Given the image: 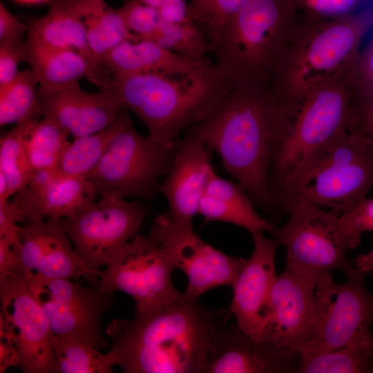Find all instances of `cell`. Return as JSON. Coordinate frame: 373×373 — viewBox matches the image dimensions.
Masks as SVG:
<instances>
[{
	"instance_id": "cell-42",
	"label": "cell",
	"mask_w": 373,
	"mask_h": 373,
	"mask_svg": "<svg viewBox=\"0 0 373 373\" xmlns=\"http://www.w3.org/2000/svg\"><path fill=\"white\" fill-rule=\"evenodd\" d=\"M28 30V25L22 23L1 2L0 43L21 41Z\"/></svg>"
},
{
	"instance_id": "cell-43",
	"label": "cell",
	"mask_w": 373,
	"mask_h": 373,
	"mask_svg": "<svg viewBox=\"0 0 373 373\" xmlns=\"http://www.w3.org/2000/svg\"><path fill=\"white\" fill-rule=\"evenodd\" d=\"M19 356L14 341L3 323L0 321V373L11 367H19Z\"/></svg>"
},
{
	"instance_id": "cell-35",
	"label": "cell",
	"mask_w": 373,
	"mask_h": 373,
	"mask_svg": "<svg viewBox=\"0 0 373 373\" xmlns=\"http://www.w3.org/2000/svg\"><path fill=\"white\" fill-rule=\"evenodd\" d=\"M250 0H188L191 20L211 46L229 19Z\"/></svg>"
},
{
	"instance_id": "cell-33",
	"label": "cell",
	"mask_w": 373,
	"mask_h": 373,
	"mask_svg": "<svg viewBox=\"0 0 373 373\" xmlns=\"http://www.w3.org/2000/svg\"><path fill=\"white\" fill-rule=\"evenodd\" d=\"M57 373H111L112 365L106 354L79 341L61 339L52 334Z\"/></svg>"
},
{
	"instance_id": "cell-40",
	"label": "cell",
	"mask_w": 373,
	"mask_h": 373,
	"mask_svg": "<svg viewBox=\"0 0 373 373\" xmlns=\"http://www.w3.org/2000/svg\"><path fill=\"white\" fill-rule=\"evenodd\" d=\"M32 274L26 267L20 251L0 238V276L27 280Z\"/></svg>"
},
{
	"instance_id": "cell-34",
	"label": "cell",
	"mask_w": 373,
	"mask_h": 373,
	"mask_svg": "<svg viewBox=\"0 0 373 373\" xmlns=\"http://www.w3.org/2000/svg\"><path fill=\"white\" fill-rule=\"evenodd\" d=\"M363 0H282L294 30L356 14Z\"/></svg>"
},
{
	"instance_id": "cell-29",
	"label": "cell",
	"mask_w": 373,
	"mask_h": 373,
	"mask_svg": "<svg viewBox=\"0 0 373 373\" xmlns=\"http://www.w3.org/2000/svg\"><path fill=\"white\" fill-rule=\"evenodd\" d=\"M38 82L31 69L20 71L0 86V125L37 120L42 116L37 99Z\"/></svg>"
},
{
	"instance_id": "cell-9",
	"label": "cell",
	"mask_w": 373,
	"mask_h": 373,
	"mask_svg": "<svg viewBox=\"0 0 373 373\" xmlns=\"http://www.w3.org/2000/svg\"><path fill=\"white\" fill-rule=\"evenodd\" d=\"M178 144L166 147L142 135L129 117L87 179L101 196L151 201L173 164Z\"/></svg>"
},
{
	"instance_id": "cell-4",
	"label": "cell",
	"mask_w": 373,
	"mask_h": 373,
	"mask_svg": "<svg viewBox=\"0 0 373 373\" xmlns=\"http://www.w3.org/2000/svg\"><path fill=\"white\" fill-rule=\"evenodd\" d=\"M373 185V144L347 127L320 146L293 175L274 200L287 213L307 202L339 214L356 207Z\"/></svg>"
},
{
	"instance_id": "cell-8",
	"label": "cell",
	"mask_w": 373,
	"mask_h": 373,
	"mask_svg": "<svg viewBox=\"0 0 373 373\" xmlns=\"http://www.w3.org/2000/svg\"><path fill=\"white\" fill-rule=\"evenodd\" d=\"M287 214V222L271 232L285 248L287 266L315 283L332 271L345 276L353 271L347 254L356 245L341 224V214L307 202L293 206Z\"/></svg>"
},
{
	"instance_id": "cell-15",
	"label": "cell",
	"mask_w": 373,
	"mask_h": 373,
	"mask_svg": "<svg viewBox=\"0 0 373 373\" xmlns=\"http://www.w3.org/2000/svg\"><path fill=\"white\" fill-rule=\"evenodd\" d=\"M0 321L18 351L26 373H57L52 331L46 315L26 280L0 276Z\"/></svg>"
},
{
	"instance_id": "cell-20",
	"label": "cell",
	"mask_w": 373,
	"mask_h": 373,
	"mask_svg": "<svg viewBox=\"0 0 373 373\" xmlns=\"http://www.w3.org/2000/svg\"><path fill=\"white\" fill-rule=\"evenodd\" d=\"M37 99L42 117L75 137L105 128L124 108L111 90L89 93L78 82L52 88L39 86Z\"/></svg>"
},
{
	"instance_id": "cell-28",
	"label": "cell",
	"mask_w": 373,
	"mask_h": 373,
	"mask_svg": "<svg viewBox=\"0 0 373 373\" xmlns=\"http://www.w3.org/2000/svg\"><path fill=\"white\" fill-rule=\"evenodd\" d=\"M296 372H373V343H355L324 353L300 356Z\"/></svg>"
},
{
	"instance_id": "cell-10",
	"label": "cell",
	"mask_w": 373,
	"mask_h": 373,
	"mask_svg": "<svg viewBox=\"0 0 373 373\" xmlns=\"http://www.w3.org/2000/svg\"><path fill=\"white\" fill-rule=\"evenodd\" d=\"M366 276L354 267L344 283H336L331 273L318 279L313 332L300 356L373 343V295L365 286Z\"/></svg>"
},
{
	"instance_id": "cell-46",
	"label": "cell",
	"mask_w": 373,
	"mask_h": 373,
	"mask_svg": "<svg viewBox=\"0 0 373 373\" xmlns=\"http://www.w3.org/2000/svg\"><path fill=\"white\" fill-rule=\"evenodd\" d=\"M142 3L158 10L164 0H138Z\"/></svg>"
},
{
	"instance_id": "cell-16",
	"label": "cell",
	"mask_w": 373,
	"mask_h": 373,
	"mask_svg": "<svg viewBox=\"0 0 373 373\" xmlns=\"http://www.w3.org/2000/svg\"><path fill=\"white\" fill-rule=\"evenodd\" d=\"M254 251L231 286L229 307L236 325L256 340H262L269 321L271 291L277 278L275 256L278 242L263 233L251 234Z\"/></svg>"
},
{
	"instance_id": "cell-24",
	"label": "cell",
	"mask_w": 373,
	"mask_h": 373,
	"mask_svg": "<svg viewBox=\"0 0 373 373\" xmlns=\"http://www.w3.org/2000/svg\"><path fill=\"white\" fill-rule=\"evenodd\" d=\"M242 186L213 173L198 207L204 220L223 222L240 227L251 234L272 232L276 226L260 216Z\"/></svg>"
},
{
	"instance_id": "cell-45",
	"label": "cell",
	"mask_w": 373,
	"mask_h": 373,
	"mask_svg": "<svg viewBox=\"0 0 373 373\" xmlns=\"http://www.w3.org/2000/svg\"><path fill=\"white\" fill-rule=\"evenodd\" d=\"M354 266L367 274L373 273V248L368 253L359 255L354 260Z\"/></svg>"
},
{
	"instance_id": "cell-47",
	"label": "cell",
	"mask_w": 373,
	"mask_h": 373,
	"mask_svg": "<svg viewBox=\"0 0 373 373\" xmlns=\"http://www.w3.org/2000/svg\"><path fill=\"white\" fill-rule=\"evenodd\" d=\"M20 3H42L44 1H46L48 0H15Z\"/></svg>"
},
{
	"instance_id": "cell-27",
	"label": "cell",
	"mask_w": 373,
	"mask_h": 373,
	"mask_svg": "<svg viewBox=\"0 0 373 373\" xmlns=\"http://www.w3.org/2000/svg\"><path fill=\"white\" fill-rule=\"evenodd\" d=\"M129 117L127 109L123 108L115 121L105 128L75 137L62 153L55 170L66 176L87 178Z\"/></svg>"
},
{
	"instance_id": "cell-36",
	"label": "cell",
	"mask_w": 373,
	"mask_h": 373,
	"mask_svg": "<svg viewBox=\"0 0 373 373\" xmlns=\"http://www.w3.org/2000/svg\"><path fill=\"white\" fill-rule=\"evenodd\" d=\"M119 10L130 31L137 40L151 39L162 19L157 10L138 0H128Z\"/></svg>"
},
{
	"instance_id": "cell-3",
	"label": "cell",
	"mask_w": 373,
	"mask_h": 373,
	"mask_svg": "<svg viewBox=\"0 0 373 373\" xmlns=\"http://www.w3.org/2000/svg\"><path fill=\"white\" fill-rule=\"evenodd\" d=\"M231 88L216 64L195 75L146 73L111 79L108 89L144 123L159 144L175 146Z\"/></svg>"
},
{
	"instance_id": "cell-7",
	"label": "cell",
	"mask_w": 373,
	"mask_h": 373,
	"mask_svg": "<svg viewBox=\"0 0 373 373\" xmlns=\"http://www.w3.org/2000/svg\"><path fill=\"white\" fill-rule=\"evenodd\" d=\"M353 122V94L347 77L326 82L294 106L274 146L269 186L273 202L320 146Z\"/></svg>"
},
{
	"instance_id": "cell-32",
	"label": "cell",
	"mask_w": 373,
	"mask_h": 373,
	"mask_svg": "<svg viewBox=\"0 0 373 373\" xmlns=\"http://www.w3.org/2000/svg\"><path fill=\"white\" fill-rule=\"evenodd\" d=\"M37 120L18 123L1 137L0 174L6 180L9 198L24 188L32 175L25 149V139Z\"/></svg>"
},
{
	"instance_id": "cell-22",
	"label": "cell",
	"mask_w": 373,
	"mask_h": 373,
	"mask_svg": "<svg viewBox=\"0 0 373 373\" xmlns=\"http://www.w3.org/2000/svg\"><path fill=\"white\" fill-rule=\"evenodd\" d=\"M17 230L20 253L32 274L48 278L71 280L99 277L73 247L60 219L27 222L18 225Z\"/></svg>"
},
{
	"instance_id": "cell-17",
	"label": "cell",
	"mask_w": 373,
	"mask_h": 373,
	"mask_svg": "<svg viewBox=\"0 0 373 373\" xmlns=\"http://www.w3.org/2000/svg\"><path fill=\"white\" fill-rule=\"evenodd\" d=\"M316 285L285 265L271 291L269 321L262 339L300 353L313 332Z\"/></svg>"
},
{
	"instance_id": "cell-23",
	"label": "cell",
	"mask_w": 373,
	"mask_h": 373,
	"mask_svg": "<svg viewBox=\"0 0 373 373\" xmlns=\"http://www.w3.org/2000/svg\"><path fill=\"white\" fill-rule=\"evenodd\" d=\"M213 66L207 59L188 58L149 40L123 42L104 61L112 79L146 73L195 75Z\"/></svg>"
},
{
	"instance_id": "cell-21",
	"label": "cell",
	"mask_w": 373,
	"mask_h": 373,
	"mask_svg": "<svg viewBox=\"0 0 373 373\" xmlns=\"http://www.w3.org/2000/svg\"><path fill=\"white\" fill-rule=\"evenodd\" d=\"M213 151L186 132L179 140L173 164L160 182L159 192L167 201L169 214L176 223L193 229L199 203L215 173Z\"/></svg>"
},
{
	"instance_id": "cell-25",
	"label": "cell",
	"mask_w": 373,
	"mask_h": 373,
	"mask_svg": "<svg viewBox=\"0 0 373 373\" xmlns=\"http://www.w3.org/2000/svg\"><path fill=\"white\" fill-rule=\"evenodd\" d=\"M27 37L46 45L71 50L82 55L99 78L102 90L110 82L91 52L86 35L84 21L63 0L55 1L47 14L31 20L28 24Z\"/></svg>"
},
{
	"instance_id": "cell-2",
	"label": "cell",
	"mask_w": 373,
	"mask_h": 373,
	"mask_svg": "<svg viewBox=\"0 0 373 373\" xmlns=\"http://www.w3.org/2000/svg\"><path fill=\"white\" fill-rule=\"evenodd\" d=\"M289 106L269 90L231 87L201 122L186 131L220 156L227 172L256 207L273 213L269 169Z\"/></svg>"
},
{
	"instance_id": "cell-1",
	"label": "cell",
	"mask_w": 373,
	"mask_h": 373,
	"mask_svg": "<svg viewBox=\"0 0 373 373\" xmlns=\"http://www.w3.org/2000/svg\"><path fill=\"white\" fill-rule=\"evenodd\" d=\"M229 309H214L181 293L131 320L114 319L106 334L112 366L126 373H207L212 333L225 325Z\"/></svg>"
},
{
	"instance_id": "cell-12",
	"label": "cell",
	"mask_w": 373,
	"mask_h": 373,
	"mask_svg": "<svg viewBox=\"0 0 373 373\" xmlns=\"http://www.w3.org/2000/svg\"><path fill=\"white\" fill-rule=\"evenodd\" d=\"M148 213L146 206L124 198L101 196L81 212L60 219L85 265L99 278L115 254L137 235Z\"/></svg>"
},
{
	"instance_id": "cell-13",
	"label": "cell",
	"mask_w": 373,
	"mask_h": 373,
	"mask_svg": "<svg viewBox=\"0 0 373 373\" xmlns=\"http://www.w3.org/2000/svg\"><path fill=\"white\" fill-rule=\"evenodd\" d=\"M175 269L166 251L148 236L137 235L122 247L102 271L97 286L122 291L146 311L178 297L172 274Z\"/></svg>"
},
{
	"instance_id": "cell-18",
	"label": "cell",
	"mask_w": 373,
	"mask_h": 373,
	"mask_svg": "<svg viewBox=\"0 0 373 373\" xmlns=\"http://www.w3.org/2000/svg\"><path fill=\"white\" fill-rule=\"evenodd\" d=\"M97 195L87 178L66 176L53 169L33 172L10 202L20 222H36L76 215L95 202Z\"/></svg>"
},
{
	"instance_id": "cell-26",
	"label": "cell",
	"mask_w": 373,
	"mask_h": 373,
	"mask_svg": "<svg viewBox=\"0 0 373 373\" xmlns=\"http://www.w3.org/2000/svg\"><path fill=\"white\" fill-rule=\"evenodd\" d=\"M24 61L30 65L39 86L59 87L86 77L102 90L88 61L76 51L54 48L27 37Z\"/></svg>"
},
{
	"instance_id": "cell-44",
	"label": "cell",
	"mask_w": 373,
	"mask_h": 373,
	"mask_svg": "<svg viewBox=\"0 0 373 373\" xmlns=\"http://www.w3.org/2000/svg\"><path fill=\"white\" fill-rule=\"evenodd\" d=\"M373 121V95L354 99V124Z\"/></svg>"
},
{
	"instance_id": "cell-41",
	"label": "cell",
	"mask_w": 373,
	"mask_h": 373,
	"mask_svg": "<svg viewBox=\"0 0 373 373\" xmlns=\"http://www.w3.org/2000/svg\"><path fill=\"white\" fill-rule=\"evenodd\" d=\"M20 219L9 200L0 202V238L7 240L20 251L21 242L18 233Z\"/></svg>"
},
{
	"instance_id": "cell-19",
	"label": "cell",
	"mask_w": 373,
	"mask_h": 373,
	"mask_svg": "<svg viewBox=\"0 0 373 373\" xmlns=\"http://www.w3.org/2000/svg\"><path fill=\"white\" fill-rule=\"evenodd\" d=\"M216 327L207 354V373L296 372L300 354L256 340L237 325Z\"/></svg>"
},
{
	"instance_id": "cell-38",
	"label": "cell",
	"mask_w": 373,
	"mask_h": 373,
	"mask_svg": "<svg viewBox=\"0 0 373 373\" xmlns=\"http://www.w3.org/2000/svg\"><path fill=\"white\" fill-rule=\"evenodd\" d=\"M341 224L357 247L364 231H373V198H364L356 207L341 214Z\"/></svg>"
},
{
	"instance_id": "cell-37",
	"label": "cell",
	"mask_w": 373,
	"mask_h": 373,
	"mask_svg": "<svg viewBox=\"0 0 373 373\" xmlns=\"http://www.w3.org/2000/svg\"><path fill=\"white\" fill-rule=\"evenodd\" d=\"M355 99L373 95V37L363 51H360L348 75Z\"/></svg>"
},
{
	"instance_id": "cell-14",
	"label": "cell",
	"mask_w": 373,
	"mask_h": 373,
	"mask_svg": "<svg viewBox=\"0 0 373 373\" xmlns=\"http://www.w3.org/2000/svg\"><path fill=\"white\" fill-rule=\"evenodd\" d=\"M147 236L166 251L175 269L186 274L184 294L192 298L218 286H232L246 260L209 245L193 229L176 223L169 213L154 219Z\"/></svg>"
},
{
	"instance_id": "cell-31",
	"label": "cell",
	"mask_w": 373,
	"mask_h": 373,
	"mask_svg": "<svg viewBox=\"0 0 373 373\" xmlns=\"http://www.w3.org/2000/svg\"><path fill=\"white\" fill-rule=\"evenodd\" d=\"M69 135L66 129L44 117L34 124L25 139V149L33 172L55 169L70 142Z\"/></svg>"
},
{
	"instance_id": "cell-11",
	"label": "cell",
	"mask_w": 373,
	"mask_h": 373,
	"mask_svg": "<svg viewBox=\"0 0 373 373\" xmlns=\"http://www.w3.org/2000/svg\"><path fill=\"white\" fill-rule=\"evenodd\" d=\"M26 282L43 308L54 336L84 342L99 350L110 347L102 330V320L112 306L113 292L97 285L84 287L71 279L37 274Z\"/></svg>"
},
{
	"instance_id": "cell-6",
	"label": "cell",
	"mask_w": 373,
	"mask_h": 373,
	"mask_svg": "<svg viewBox=\"0 0 373 373\" xmlns=\"http://www.w3.org/2000/svg\"><path fill=\"white\" fill-rule=\"evenodd\" d=\"M294 28L282 0H250L211 44L231 87L269 88Z\"/></svg>"
},
{
	"instance_id": "cell-30",
	"label": "cell",
	"mask_w": 373,
	"mask_h": 373,
	"mask_svg": "<svg viewBox=\"0 0 373 373\" xmlns=\"http://www.w3.org/2000/svg\"><path fill=\"white\" fill-rule=\"evenodd\" d=\"M84 19L90 49L102 66L107 55L117 46L127 41H137L119 8L107 6Z\"/></svg>"
},
{
	"instance_id": "cell-5",
	"label": "cell",
	"mask_w": 373,
	"mask_h": 373,
	"mask_svg": "<svg viewBox=\"0 0 373 373\" xmlns=\"http://www.w3.org/2000/svg\"><path fill=\"white\" fill-rule=\"evenodd\" d=\"M372 24L373 14L364 12L294 30L270 91L293 106L318 86L348 77Z\"/></svg>"
},
{
	"instance_id": "cell-48",
	"label": "cell",
	"mask_w": 373,
	"mask_h": 373,
	"mask_svg": "<svg viewBox=\"0 0 373 373\" xmlns=\"http://www.w3.org/2000/svg\"><path fill=\"white\" fill-rule=\"evenodd\" d=\"M65 1H104V0H65Z\"/></svg>"
},
{
	"instance_id": "cell-39",
	"label": "cell",
	"mask_w": 373,
	"mask_h": 373,
	"mask_svg": "<svg viewBox=\"0 0 373 373\" xmlns=\"http://www.w3.org/2000/svg\"><path fill=\"white\" fill-rule=\"evenodd\" d=\"M25 41L0 43V86L15 78L19 63L24 61Z\"/></svg>"
}]
</instances>
